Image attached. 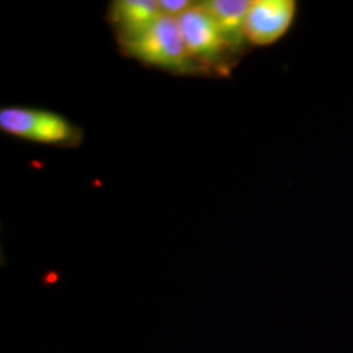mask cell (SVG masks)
Masks as SVG:
<instances>
[{
  "instance_id": "6da1fadb",
  "label": "cell",
  "mask_w": 353,
  "mask_h": 353,
  "mask_svg": "<svg viewBox=\"0 0 353 353\" xmlns=\"http://www.w3.org/2000/svg\"><path fill=\"white\" fill-rule=\"evenodd\" d=\"M126 55L145 65L176 75H198L202 70L191 58L178 19L161 14L134 41L119 46Z\"/></svg>"
},
{
  "instance_id": "7a4b0ae2",
  "label": "cell",
  "mask_w": 353,
  "mask_h": 353,
  "mask_svg": "<svg viewBox=\"0 0 353 353\" xmlns=\"http://www.w3.org/2000/svg\"><path fill=\"white\" fill-rule=\"evenodd\" d=\"M191 58L207 75H228L237 54L201 3L178 17Z\"/></svg>"
},
{
  "instance_id": "3957f363",
  "label": "cell",
  "mask_w": 353,
  "mask_h": 353,
  "mask_svg": "<svg viewBox=\"0 0 353 353\" xmlns=\"http://www.w3.org/2000/svg\"><path fill=\"white\" fill-rule=\"evenodd\" d=\"M0 130L21 139L59 147H76L83 140L81 130L72 122L41 109L3 108Z\"/></svg>"
},
{
  "instance_id": "277c9868",
  "label": "cell",
  "mask_w": 353,
  "mask_h": 353,
  "mask_svg": "<svg viewBox=\"0 0 353 353\" xmlns=\"http://www.w3.org/2000/svg\"><path fill=\"white\" fill-rule=\"evenodd\" d=\"M294 0H254L245 20V38L255 46H268L284 37L294 21Z\"/></svg>"
},
{
  "instance_id": "5b68a950",
  "label": "cell",
  "mask_w": 353,
  "mask_h": 353,
  "mask_svg": "<svg viewBox=\"0 0 353 353\" xmlns=\"http://www.w3.org/2000/svg\"><path fill=\"white\" fill-rule=\"evenodd\" d=\"M160 16L157 0H115L109 7L108 20L122 46L139 37Z\"/></svg>"
},
{
  "instance_id": "8992f818",
  "label": "cell",
  "mask_w": 353,
  "mask_h": 353,
  "mask_svg": "<svg viewBox=\"0 0 353 353\" xmlns=\"http://www.w3.org/2000/svg\"><path fill=\"white\" fill-rule=\"evenodd\" d=\"M211 14L228 43L236 54L245 45V20L252 6L250 0H207L201 1Z\"/></svg>"
},
{
  "instance_id": "52a82bcc",
  "label": "cell",
  "mask_w": 353,
  "mask_h": 353,
  "mask_svg": "<svg viewBox=\"0 0 353 353\" xmlns=\"http://www.w3.org/2000/svg\"><path fill=\"white\" fill-rule=\"evenodd\" d=\"M160 12L164 16L178 19L186 11H189L192 6H195V1L190 0H159Z\"/></svg>"
}]
</instances>
